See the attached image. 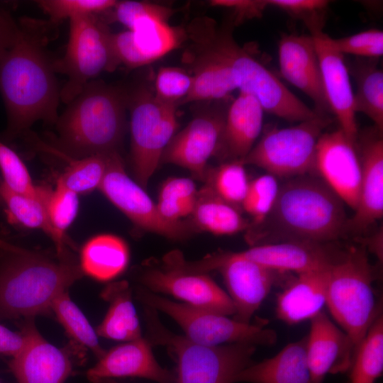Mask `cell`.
I'll list each match as a JSON object with an SVG mask.
<instances>
[{
  "label": "cell",
  "instance_id": "obj_1",
  "mask_svg": "<svg viewBox=\"0 0 383 383\" xmlns=\"http://www.w3.org/2000/svg\"><path fill=\"white\" fill-rule=\"evenodd\" d=\"M57 24L23 16L12 42L0 52V94L7 123L0 140L26 135L38 121L55 124L61 88L48 50L57 35Z\"/></svg>",
  "mask_w": 383,
  "mask_h": 383
},
{
  "label": "cell",
  "instance_id": "obj_2",
  "mask_svg": "<svg viewBox=\"0 0 383 383\" xmlns=\"http://www.w3.org/2000/svg\"><path fill=\"white\" fill-rule=\"evenodd\" d=\"M345 203L315 174L289 178L279 185L270 213L247 230L252 245L262 239L266 243L300 242L324 245L347 231Z\"/></svg>",
  "mask_w": 383,
  "mask_h": 383
},
{
  "label": "cell",
  "instance_id": "obj_3",
  "mask_svg": "<svg viewBox=\"0 0 383 383\" xmlns=\"http://www.w3.org/2000/svg\"><path fill=\"white\" fill-rule=\"evenodd\" d=\"M83 274L70 251L52 256L20 247L0 250V319L51 313L54 300Z\"/></svg>",
  "mask_w": 383,
  "mask_h": 383
},
{
  "label": "cell",
  "instance_id": "obj_4",
  "mask_svg": "<svg viewBox=\"0 0 383 383\" xmlns=\"http://www.w3.org/2000/svg\"><path fill=\"white\" fill-rule=\"evenodd\" d=\"M128 93L101 80L89 82L55 124L57 153L79 159L118 152Z\"/></svg>",
  "mask_w": 383,
  "mask_h": 383
},
{
  "label": "cell",
  "instance_id": "obj_5",
  "mask_svg": "<svg viewBox=\"0 0 383 383\" xmlns=\"http://www.w3.org/2000/svg\"><path fill=\"white\" fill-rule=\"evenodd\" d=\"M190 40L199 50L224 63L232 72L240 92L250 94L264 111L301 122L319 115L310 109L267 67L233 39L228 28L205 18L194 28Z\"/></svg>",
  "mask_w": 383,
  "mask_h": 383
},
{
  "label": "cell",
  "instance_id": "obj_6",
  "mask_svg": "<svg viewBox=\"0 0 383 383\" xmlns=\"http://www.w3.org/2000/svg\"><path fill=\"white\" fill-rule=\"evenodd\" d=\"M148 340L167 348L177 363V383H233L234 377L252 363L256 345L237 343L206 345L168 330L157 311L143 306Z\"/></svg>",
  "mask_w": 383,
  "mask_h": 383
},
{
  "label": "cell",
  "instance_id": "obj_7",
  "mask_svg": "<svg viewBox=\"0 0 383 383\" xmlns=\"http://www.w3.org/2000/svg\"><path fill=\"white\" fill-rule=\"evenodd\" d=\"M366 252L351 248L328 269L326 305L347 335L354 356L371 326L380 316Z\"/></svg>",
  "mask_w": 383,
  "mask_h": 383
},
{
  "label": "cell",
  "instance_id": "obj_8",
  "mask_svg": "<svg viewBox=\"0 0 383 383\" xmlns=\"http://www.w3.org/2000/svg\"><path fill=\"white\" fill-rule=\"evenodd\" d=\"M165 264L191 273H221L234 308L235 321L250 320L269 294L274 282V271L243 258L234 252L218 251L195 261L185 260L178 250L165 255Z\"/></svg>",
  "mask_w": 383,
  "mask_h": 383
},
{
  "label": "cell",
  "instance_id": "obj_9",
  "mask_svg": "<svg viewBox=\"0 0 383 383\" xmlns=\"http://www.w3.org/2000/svg\"><path fill=\"white\" fill-rule=\"evenodd\" d=\"M111 35L98 15L70 20L65 55L55 62L57 73L67 77L60 91L62 102L69 104L99 74L113 72L119 65L113 50Z\"/></svg>",
  "mask_w": 383,
  "mask_h": 383
},
{
  "label": "cell",
  "instance_id": "obj_10",
  "mask_svg": "<svg viewBox=\"0 0 383 383\" xmlns=\"http://www.w3.org/2000/svg\"><path fill=\"white\" fill-rule=\"evenodd\" d=\"M136 297L143 306L152 307L170 316L182 328L189 340L206 345L243 343L270 345L276 333L262 324L243 323L228 316L172 301L138 287Z\"/></svg>",
  "mask_w": 383,
  "mask_h": 383
},
{
  "label": "cell",
  "instance_id": "obj_11",
  "mask_svg": "<svg viewBox=\"0 0 383 383\" xmlns=\"http://www.w3.org/2000/svg\"><path fill=\"white\" fill-rule=\"evenodd\" d=\"M330 123L325 115H318L291 127L270 129L240 161L277 178L314 174L316 145Z\"/></svg>",
  "mask_w": 383,
  "mask_h": 383
},
{
  "label": "cell",
  "instance_id": "obj_12",
  "mask_svg": "<svg viewBox=\"0 0 383 383\" xmlns=\"http://www.w3.org/2000/svg\"><path fill=\"white\" fill-rule=\"evenodd\" d=\"M131 160L135 181L144 189L178 127L176 106L158 101L144 88L128 93Z\"/></svg>",
  "mask_w": 383,
  "mask_h": 383
},
{
  "label": "cell",
  "instance_id": "obj_13",
  "mask_svg": "<svg viewBox=\"0 0 383 383\" xmlns=\"http://www.w3.org/2000/svg\"><path fill=\"white\" fill-rule=\"evenodd\" d=\"M137 227L169 239L187 237L192 227L183 221L170 223L159 214L145 189L126 173L118 152L107 155V168L99 189Z\"/></svg>",
  "mask_w": 383,
  "mask_h": 383
},
{
  "label": "cell",
  "instance_id": "obj_14",
  "mask_svg": "<svg viewBox=\"0 0 383 383\" xmlns=\"http://www.w3.org/2000/svg\"><path fill=\"white\" fill-rule=\"evenodd\" d=\"M136 279L140 287L155 294H168L194 307L234 315L235 308L228 296L207 274L191 273L162 263L146 261L138 269Z\"/></svg>",
  "mask_w": 383,
  "mask_h": 383
},
{
  "label": "cell",
  "instance_id": "obj_15",
  "mask_svg": "<svg viewBox=\"0 0 383 383\" xmlns=\"http://www.w3.org/2000/svg\"><path fill=\"white\" fill-rule=\"evenodd\" d=\"M26 335L23 349L9 362L18 383H65L72 374V355L82 356L85 349L70 343L59 348L47 341L36 328L33 318H26L21 330Z\"/></svg>",
  "mask_w": 383,
  "mask_h": 383
},
{
  "label": "cell",
  "instance_id": "obj_16",
  "mask_svg": "<svg viewBox=\"0 0 383 383\" xmlns=\"http://www.w3.org/2000/svg\"><path fill=\"white\" fill-rule=\"evenodd\" d=\"M226 111H204L196 116L172 137L165 148L161 162L176 165L204 179L209 160L220 147Z\"/></svg>",
  "mask_w": 383,
  "mask_h": 383
},
{
  "label": "cell",
  "instance_id": "obj_17",
  "mask_svg": "<svg viewBox=\"0 0 383 383\" xmlns=\"http://www.w3.org/2000/svg\"><path fill=\"white\" fill-rule=\"evenodd\" d=\"M316 173L354 211L361 180V163L356 142L339 128L323 133L318 138Z\"/></svg>",
  "mask_w": 383,
  "mask_h": 383
},
{
  "label": "cell",
  "instance_id": "obj_18",
  "mask_svg": "<svg viewBox=\"0 0 383 383\" xmlns=\"http://www.w3.org/2000/svg\"><path fill=\"white\" fill-rule=\"evenodd\" d=\"M318 56L323 84L331 111L337 118L340 128L353 141L357 139L354 98L348 67L343 55L332 45L331 38L323 28L310 30Z\"/></svg>",
  "mask_w": 383,
  "mask_h": 383
},
{
  "label": "cell",
  "instance_id": "obj_19",
  "mask_svg": "<svg viewBox=\"0 0 383 383\" xmlns=\"http://www.w3.org/2000/svg\"><path fill=\"white\" fill-rule=\"evenodd\" d=\"M278 56L282 77L313 101L318 113L331 111L313 38L284 34L279 41Z\"/></svg>",
  "mask_w": 383,
  "mask_h": 383
},
{
  "label": "cell",
  "instance_id": "obj_20",
  "mask_svg": "<svg viewBox=\"0 0 383 383\" xmlns=\"http://www.w3.org/2000/svg\"><path fill=\"white\" fill-rule=\"evenodd\" d=\"M92 383L118 377H139L156 383H177L176 376L156 360L152 345L143 337L106 351L87 372Z\"/></svg>",
  "mask_w": 383,
  "mask_h": 383
},
{
  "label": "cell",
  "instance_id": "obj_21",
  "mask_svg": "<svg viewBox=\"0 0 383 383\" xmlns=\"http://www.w3.org/2000/svg\"><path fill=\"white\" fill-rule=\"evenodd\" d=\"M185 40L186 30L170 26L167 21L152 18L121 33L116 47L121 62L127 67L136 68L179 48Z\"/></svg>",
  "mask_w": 383,
  "mask_h": 383
},
{
  "label": "cell",
  "instance_id": "obj_22",
  "mask_svg": "<svg viewBox=\"0 0 383 383\" xmlns=\"http://www.w3.org/2000/svg\"><path fill=\"white\" fill-rule=\"evenodd\" d=\"M306 355L312 383H323L328 373L350 367L354 352L347 335L323 311L311 320Z\"/></svg>",
  "mask_w": 383,
  "mask_h": 383
},
{
  "label": "cell",
  "instance_id": "obj_23",
  "mask_svg": "<svg viewBox=\"0 0 383 383\" xmlns=\"http://www.w3.org/2000/svg\"><path fill=\"white\" fill-rule=\"evenodd\" d=\"M382 133L362 138L359 150L361 180L355 214L348 219L347 231L362 233L383 216Z\"/></svg>",
  "mask_w": 383,
  "mask_h": 383
},
{
  "label": "cell",
  "instance_id": "obj_24",
  "mask_svg": "<svg viewBox=\"0 0 383 383\" xmlns=\"http://www.w3.org/2000/svg\"><path fill=\"white\" fill-rule=\"evenodd\" d=\"M235 253L272 271L297 274L326 270L335 260L324 245L300 242L260 244Z\"/></svg>",
  "mask_w": 383,
  "mask_h": 383
},
{
  "label": "cell",
  "instance_id": "obj_25",
  "mask_svg": "<svg viewBox=\"0 0 383 383\" xmlns=\"http://www.w3.org/2000/svg\"><path fill=\"white\" fill-rule=\"evenodd\" d=\"M264 110L252 96L240 92L226 111L216 155L231 160L244 158L254 146L262 127Z\"/></svg>",
  "mask_w": 383,
  "mask_h": 383
},
{
  "label": "cell",
  "instance_id": "obj_26",
  "mask_svg": "<svg viewBox=\"0 0 383 383\" xmlns=\"http://www.w3.org/2000/svg\"><path fill=\"white\" fill-rule=\"evenodd\" d=\"M329 267L297 274L277 296L276 313L279 320L294 325L311 320L322 311Z\"/></svg>",
  "mask_w": 383,
  "mask_h": 383
},
{
  "label": "cell",
  "instance_id": "obj_27",
  "mask_svg": "<svg viewBox=\"0 0 383 383\" xmlns=\"http://www.w3.org/2000/svg\"><path fill=\"white\" fill-rule=\"evenodd\" d=\"M307 337L291 343L271 358L251 363L233 383H312L306 355Z\"/></svg>",
  "mask_w": 383,
  "mask_h": 383
},
{
  "label": "cell",
  "instance_id": "obj_28",
  "mask_svg": "<svg viewBox=\"0 0 383 383\" xmlns=\"http://www.w3.org/2000/svg\"><path fill=\"white\" fill-rule=\"evenodd\" d=\"M109 304L101 323L96 329L103 338L131 341L141 338L139 319L132 300V290L126 280L111 282L101 292Z\"/></svg>",
  "mask_w": 383,
  "mask_h": 383
},
{
  "label": "cell",
  "instance_id": "obj_29",
  "mask_svg": "<svg viewBox=\"0 0 383 383\" xmlns=\"http://www.w3.org/2000/svg\"><path fill=\"white\" fill-rule=\"evenodd\" d=\"M128 261L126 243L118 236L101 234L84 245L79 265L84 274L99 281H109L123 272Z\"/></svg>",
  "mask_w": 383,
  "mask_h": 383
},
{
  "label": "cell",
  "instance_id": "obj_30",
  "mask_svg": "<svg viewBox=\"0 0 383 383\" xmlns=\"http://www.w3.org/2000/svg\"><path fill=\"white\" fill-rule=\"evenodd\" d=\"M192 225L215 235H233L248 228L239 209L222 199L206 183L197 191Z\"/></svg>",
  "mask_w": 383,
  "mask_h": 383
},
{
  "label": "cell",
  "instance_id": "obj_31",
  "mask_svg": "<svg viewBox=\"0 0 383 383\" xmlns=\"http://www.w3.org/2000/svg\"><path fill=\"white\" fill-rule=\"evenodd\" d=\"M379 58L357 57L348 69L355 79L354 109L369 117L375 128L383 130V72Z\"/></svg>",
  "mask_w": 383,
  "mask_h": 383
},
{
  "label": "cell",
  "instance_id": "obj_32",
  "mask_svg": "<svg viewBox=\"0 0 383 383\" xmlns=\"http://www.w3.org/2000/svg\"><path fill=\"white\" fill-rule=\"evenodd\" d=\"M35 196L15 193L0 184L2 202L6 207L8 218L12 223L28 228L43 230L54 242L55 251L59 250V241L48 217L47 201L52 188L40 185Z\"/></svg>",
  "mask_w": 383,
  "mask_h": 383
},
{
  "label": "cell",
  "instance_id": "obj_33",
  "mask_svg": "<svg viewBox=\"0 0 383 383\" xmlns=\"http://www.w3.org/2000/svg\"><path fill=\"white\" fill-rule=\"evenodd\" d=\"M349 383H375L383 370V318L374 321L359 344L350 365Z\"/></svg>",
  "mask_w": 383,
  "mask_h": 383
},
{
  "label": "cell",
  "instance_id": "obj_34",
  "mask_svg": "<svg viewBox=\"0 0 383 383\" xmlns=\"http://www.w3.org/2000/svg\"><path fill=\"white\" fill-rule=\"evenodd\" d=\"M51 310L72 340L71 343L88 348L98 359L105 354L106 350L101 346L96 331L71 300L68 292L61 294L54 300Z\"/></svg>",
  "mask_w": 383,
  "mask_h": 383
},
{
  "label": "cell",
  "instance_id": "obj_35",
  "mask_svg": "<svg viewBox=\"0 0 383 383\" xmlns=\"http://www.w3.org/2000/svg\"><path fill=\"white\" fill-rule=\"evenodd\" d=\"M66 158L70 164L57 179V183L77 194L99 189L106 172L107 155Z\"/></svg>",
  "mask_w": 383,
  "mask_h": 383
},
{
  "label": "cell",
  "instance_id": "obj_36",
  "mask_svg": "<svg viewBox=\"0 0 383 383\" xmlns=\"http://www.w3.org/2000/svg\"><path fill=\"white\" fill-rule=\"evenodd\" d=\"M204 179L222 199L240 211L250 181L245 165L240 160L208 169Z\"/></svg>",
  "mask_w": 383,
  "mask_h": 383
},
{
  "label": "cell",
  "instance_id": "obj_37",
  "mask_svg": "<svg viewBox=\"0 0 383 383\" xmlns=\"http://www.w3.org/2000/svg\"><path fill=\"white\" fill-rule=\"evenodd\" d=\"M77 194L57 182L52 189L47 201V209L50 224L59 241L56 253L63 255L70 251L66 231L74 220L79 207Z\"/></svg>",
  "mask_w": 383,
  "mask_h": 383
},
{
  "label": "cell",
  "instance_id": "obj_38",
  "mask_svg": "<svg viewBox=\"0 0 383 383\" xmlns=\"http://www.w3.org/2000/svg\"><path fill=\"white\" fill-rule=\"evenodd\" d=\"M279 189L277 177L270 174L249 182L241 205V208L253 218L249 227L260 223L270 213L275 203Z\"/></svg>",
  "mask_w": 383,
  "mask_h": 383
},
{
  "label": "cell",
  "instance_id": "obj_39",
  "mask_svg": "<svg viewBox=\"0 0 383 383\" xmlns=\"http://www.w3.org/2000/svg\"><path fill=\"white\" fill-rule=\"evenodd\" d=\"M115 0H40L36 3L49 16V21L59 23L65 19L98 15L111 9Z\"/></svg>",
  "mask_w": 383,
  "mask_h": 383
},
{
  "label": "cell",
  "instance_id": "obj_40",
  "mask_svg": "<svg viewBox=\"0 0 383 383\" xmlns=\"http://www.w3.org/2000/svg\"><path fill=\"white\" fill-rule=\"evenodd\" d=\"M193 77L187 70L176 67L158 70L155 81V97L160 101L177 106L189 94Z\"/></svg>",
  "mask_w": 383,
  "mask_h": 383
},
{
  "label": "cell",
  "instance_id": "obj_41",
  "mask_svg": "<svg viewBox=\"0 0 383 383\" xmlns=\"http://www.w3.org/2000/svg\"><path fill=\"white\" fill-rule=\"evenodd\" d=\"M0 170L2 183L12 192L27 196H35L38 187L32 181L29 172L19 155L0 140Z\"/></svg>",
  "mask_w": 383,
  "mask_h": 383
},
{
  "label": "cell",
  "instance_id": "obj_42",
  "mask_svg": "<svg viewBox=\"0 0 383 383\" xmlns=\"http://www.w3.org/2000/svg\"><path fill=\"white\" fill-rule=\"evenodd\" d=\"M334 48L342 55L361 58H379L383 55V32L370 29L340 38H332Z\"/></svg>",
  "mask_w": 383,
  "mask_h": 383
},
{
  "label": "cell",
  "instance_id": "obj_43",
  "mask_svg": "<svg viewBox=\"0 0 383 383\" xmlns=\"http://www.w3.org/2000/svg\"><path fill=\"white\" fill-rule=\"evenodd\" d=\"M112 13L113 20L118 21L131 30L141 21L159 18L168 21L173 11L166 6L139 1H121L109 11Z\"/></svg>",
  "mask_w": 383,
  "mask_h": 383
},
{
  "label": "cell",
  "instance_id": "obj_44",
  "mask_svg": "<svg viewBox=\"0 0 383 383\" xmlns=\"http://www.w3.org/2000/svg\"><path fill=\"white\" fill-rule=\"evenodd\" d=\"M268 6L282 9L289 14L299 18L309 29L323 28V12L328 1L325 0H267Z\"/></svg>",
  "mask_w": 383,
  "mask_h": 383
},
{
  "label": "cell",
  "instance_id": "obj_45",
  "mask_svg": "<svg viewBox=\"0 0 383 383\" xmlns=\"http://www.w3.org/2000/svg\"><path fill=\"white\" fill-rule=\"evenodd\" d=\"M211 4L233 10V23L239 24L245 20L260 17L268 6L267 0H213Z\"/></svg>",
  "mask_w": 383,
  "mask_h": 383
},
{
  "label": "cell",
  "instance_id": "obj_46",
  "mask_svg": "<svg viewBox=\"0 0 383 383\" xmlns=\"http://www.w3.org/2000/svg\"><path fill=\"white\" fill-rule=\"evenodd\" d=\"M197 191L192 179L186 177H172L162 185L158 199H196Z\"/></svg>",
  "mask_w": 383,
  "mask_h": 383
},
{
  "label": "cell",
  "instance_id": "obj_47",
  "mask_svg": "<svg viewBox=\"0 0 383 383\" xmlns=\"http://www.w3.org/2000/svg\"><path fill=\"white\" fill-rule=\"evenodd\" d=\"M196 199L174 200L158 199L156 204L160 216L170 223L181 221L180 218L191 215L195 204Z\"/></svg>",
  "mask_w": 383,
  "mask_h": 383
},
{
  "label": "cell",
  "instance_id": "obj_48",
  "mask_svg": "<svg viewBox=\"0 0 383 383\" xmlns=\"http://www.w3.org/2000/svg\"><path fill=\"white\" fill-rule=\"evenodd\" d=\"M26 335L21 331L15 332L0 324V354L12 357L18 355L25 347Z\"/></svg>",
  "mask_w": 383,
  "mask_h": 383
},
{
  "label": "cell",
  "instance_id": "obj_49",
  "mask_svg": "<svg viewBox=\"0 0 383 383\" xmlns=\"http://www.w3.org/2000/svg\"><path fill=\"white\" fill-rule=\"evenodd\" d=\"M18 30V21L5 9L0 8V52L13 40Z\"/></svg>",
  "mask_w": 383,
  "mask_h": 383
},
{
  "label": "cell",
  "instance_id": "obj_50",
  "mask_svg": "<svg viewBox=\"0 0 383 383\" xmlns=\"http://www.w3.org/2000/svg\"><path fill=\"white\" fill-rule=\"evenodd\" d=\"M18 247L0 238V250H15Z\"/></svg>",
  "mask_w": 383,
  "mask_h": 383
},
{
  "label": "cell",
  "instance_id": "obj_51",
  "mask_svg": "<svg viewBox=\"0 0 383 383\" xmlns=\"http://www.w3.org/2000/svg\"><path fill=\"white\" fill-rule=\"evenodd\" d=\"M101 383H119V382H116L113 379H109L104 380Z\"/></svg>",
  "mask_w": 383,
  "mask_h": 383
},
{
  "label": "cell",
  "instance_id": "obj_52",
  "mask_svg": "<svg viewBox=\"0 0 383 383\" xmlns=\"http://www.w3.org/2000/svg\"><path fill=\"white\" fill-rule=\"evenodd\" d=\"M1 202H2V200H1V192H0V204Z\"/></svg>",
  "mask_w": 383,
  "mask_h": 383
},
{
  "label": "cell",
  "instance_id": "obj_53",
  "mask_svg": "<svg viewBox=\"0 0 383 383\" xmlns=\"http://www.w3.org/2000/svg\"><path fill=\"white\" fill-rule=\"evenodd\" d=\"M0 383H1V381H0Z\"/></svg>",
  "mask_w": 383,
  "mask_h": 383
}]
</instances>
